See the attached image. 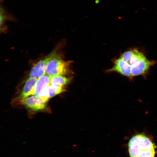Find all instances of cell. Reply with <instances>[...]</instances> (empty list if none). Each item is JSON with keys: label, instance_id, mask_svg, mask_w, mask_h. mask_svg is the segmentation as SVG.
I'll return each mask as SVG.
<instances>
[{"label": "cell", "instance_id": "9c48e42d", "mask_svg": "<svg viewBox=\"0 0 157 157\" xmlns=\"http://www.w3.org/2000/svg\"><path fill=\"white\" fill-rule=\"evenodd\" d=\"M71 79L63 75H58L51 77L50 84L65 86L70 82Z\"/></svg>", "mask_w": 157, "mask_h": 157}, {"label": "cell", "instance_id": "277c9868", "mask_svg": "<svg viewBox=\"0 0 157 157\" xmlns=\"http://www.w3.org/2000/svg\"><path fill=\"white\" fill-rule=\"evenodd\" d=\"M56 55V51H52L44 59L39 61L32 68L29 74L30 77L38 78L46 74V67L48 62Z\"/></svg>", "mask_w": 157, "mask_h": 157}, {"label": "cell", "instance_id": "52a82bcc", "mask_svg": "<svg viewBox=\"0 0 157 157\" xmlns=\"http://www.w3.org/2000/svg\"><path fill=\"white\" fill-rule=\"evenodd\" d=\"M38 78L30 77L26 81L21 93L14 100L17 103L25 98L33 94L34 86Z\"/></svg>", "mask_w": 157, "mask_h": 157}, {"label": "cell", "instance_id": "3957f363", "mask_svg": "<svg viewBox=\"0 0 157 157\" xmlns=\"http://www.w3.org/2000/svg\"><path fill=\"white\" fill-rule=\"evenodd\" d=\"M30 96L17 102V104L35 111L42 110L46 108L49 99L44 97Z\"/></svg>", "mask_w": 157, "mask_h": 157}, {"label": "cell", "instance_id": "ba28073f", "mask_svg": "<svg viewBox=\"0 0 157 157\" xmlns=\"http://www.w3.org/2000/svg\"><path fill=\"white\" fill-rule=\"evenodd\" d=\"M64 86L50 84L46 91L44 97L49 99L65 92V89Z\"/></svg>", "mask_w": 157, "mask_h": 157}, {"label": "cell", "instance_id": "5b68a950", "mask_svg": "<svg viewBox=\"0 0 157 157\" xmlns=\"http://www.w3.org/2000/svg\"><path fill=\"white\" fill-rule=\"evenodd\" d=\"M108 72H116L132 79L131 67L120 57L114 61L113 66L107 70Z\"/></svg>", "mask_w": 157, "mask_h": 157}, {"label": "cell", "instance_id": "30bf717a", "mask_svg": "<svg viewBox=\"0 0 157 157\" xmlns=\"http://www.w3.org/2000/svg\"><path fill=\"white\" fill-rule=\"evenodd\" d=\"M6 16L3 14V12H2V13H0V26L1 27L3 26L4 24V22L5 19H6Z\"/></svg>", "mask_w": 157, "mask_h": 157}, {"label": "cell", "instance_id": "7a4b0ae2", "mask_svg": "<svg viewBox=\"0 0 157 157\" xmlns=\"http://www.w3.org/2000/svg\"><path fill=\"white\" fill-rule=\"evenodd\" d=\"M72 61H65L56 55L47 63L46 74L50 76L67 74Z\"/></svg>", "mask_w": 157, "mask_h": 157}, {"label": "cell", "instance_id": "6da1fadb", "mask_svg": "<svg viewBox=\"0 0 157 157\" xmlns=\"http://www.w3.org/2000/svg\"><path fill=\"white\" fill-rule=\"evenodd\" d=\"M130 157H155V146L149 138L142 134L132 137L128 143Z\"/></svg>", "mask_w": 157, "mask_h": 157}, {"label": "cell", "instance_id": "8992f818", "mask_svg": "<svg viewBox=\"0 0 157 157\" xmlns=\"http://www.w3.org/2000/svg\"><path fill=\"white\" fill-rule=\"evenodd\" d=\"M51 77L45 74L38 78L33 95L38 97H44L46 91L50 85Z\"/></svg>", "mask_w": 157, "mask_h": 157}, {"label": "cell", "instance_id": "8fae6325", "mask_svg": "<svg viewBox=\"0 0 157 157\" xmlns=\"http://www.w3.org/2000/svg\"><path fill=\"white\" fill-rule=\"evenodd\" d=\"M100 2L99 0H96L95 1V3H99Z\"/></svg>", "mask_w": 157, "mask_h": 157}]
</instances>
